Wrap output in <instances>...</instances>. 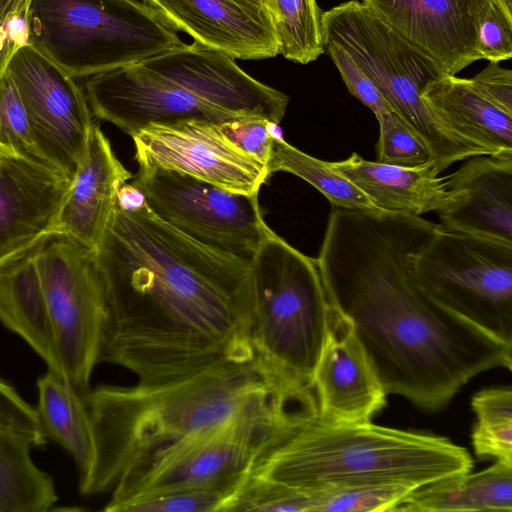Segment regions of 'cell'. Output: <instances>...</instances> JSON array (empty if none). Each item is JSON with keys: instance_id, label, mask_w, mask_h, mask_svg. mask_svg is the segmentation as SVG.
Masks as SVG:
<instances>
[{"instance_id": "836d02e7", "label": "cell", "mask_w": 512, "mask_h": 512, "mask_svg": "<svg viewBox=\"0 0 512 512\" xmlns=\"http://www.w3.org/2000/svg\"><path fill=\"white\" fill-rule=\"evenodd\" d=\"M0 147L44 159L35 146L21 96L8 71L0 75Z\"/></svg>"}, {"instance_id": "ac0fdd59", "label": "cell", "mask_w": 512, "mask_h": 512, "mask_svg": "<svg viewBox=\"0 0 512 512\" xmlns=\"http://www.w3.org/2000/svg\"><path fill=\"white\" fill-rule=\"evenodd\" d=\"M312 387L324 423L369 422L386 406L387 394L351 324L333 309Z\"/></svg>"}, {"instance_id": "52a82bcc", "label": "cell", "mask_w": 512, "mask_h": 512, "mask_svg": "<svg viewBox=\"0 0 512 512\" xmlns=\"http://www.w3.org/2000/svg\"><path fill=\"white\" fill-rule=\"evenodd\" d=\"M322 27L324 40L351 56L391 110L422 139L440 173L457 161L487 155L448 130L425 102L427 84L445 74L362 2L351 0L323 12Z\"/></svg>"}, {"instance_id": "d6a6232c", "label": "cell", "mask_w": 512, "mask_h": 512, "mask_svg": "<svg viewBox=\"0 0 512 512\" xmlns=\"http://www.w3.org/2000/svg\"><path fill=\"white\" fill-rule=\"evenodd\" d=\"M233 495L221 488L182 489L130 500L113 512H226Z\"/></svg>"}, {"instance_id": "5bb4252c", "label": "cell", "mask_w": 512, "mask_h": 512, "mask_svg": "<svg viewBox=\"0 0 512 512\" xmlns=\"http://www.w3.org/2000/svg\"><path fill=\"white\" fill-rule=\"evenodd\" d=\"M220 123L190 120L149 126L132 138L138 164L173 169L233 192L258 194L270 173L229 142Z\"/></svg>"}, {"instance_id": "7c38bea8", "label": "cell", "mask_w": 512, "mask_h": 512, "mask_svg": "<svg viewBox=\"0 0 512 512\" xmlns=\"http://www.w3.org/2000/svg\"><path fill=\"white\" fill-rule=\"evenodd\" d=\"M40 155L73 178L94 126L84 90L30 45L9 62Z\"/></svg>"}, {"instance_id": "2e32d148", "label": "cell", "mask_w": 512, "mask_h": 512, "mask_svg": "<svg viewBox=\"0 0 512 512\" xmlns=\"http://www.w3.org/2000/svg\"><path fill=\"white\" fill-rule=\"evenodd\" d=\"M491 0H361L445 75L481 59L477 28Z\"/></svg>"}, {"instance_id": "f1b7e54d", "label": "cell", "mask_w": 512, "mask_h": 512, "mask_svg": "<svg viewBox=\"0 0 512 512\" xmlns=\"http://www.w3.org/2000/svg\"><path fill=\"white\" fill-rule=\"evenodd\" d=\"M284 58L308 64L325 52L322 15L316 0H265Z\"/></svg>"}, {"instance_id": "30bf717a", "label": "cell", "mask_w": 512, "mask_h": 512, "mask_svg": "<svg viewBox=\"0 0 512 512\" xmlns=\"http://www.w3.org/2000/svg\"><path fill=\"white\" fill-rule=\"evenodd\" d=\"M35 257L64 375L84 395L99 362L105 316L96 250L54 231L36 244Z\"/></svg>"}, {"instance_id": "5b68a950", "label": "cell", "mask_w": 512, "mask_h": 512, "mask_svg": "<svg viewBox=\"0 0 512 512\" xmlns=\"http://www.w3.org/2000/svg\"><path fill=\"white\" fill-rule=\"evenodd\" d=\"M251 268L252 299L244 336L254 354L282 380L314 391L312 376L332 315L316 259L270 229Z\"/></svg>"}, {"instance_id": "ba28073f", "label": "cell", "mask_w": 512, "mask_h": 512, "mask_svg": "<svg viewBox=\"0 0 512 512\" xmlns=\"http://www.w3.org/2000/svg\"><path fill=\"white\" fill-rule=\"evenodd\" d=\"M278 417H245L171 446L129 467L104 510L130 500L198 488L233 491L269 445L302 426Z\"/></svg>"}, {"instance_id": "603a6c76", "label": "cell", "mask_w": 512, "mask_h": 512, "mask_svg": "<svg viewBox=\"0 0 512 512\" xmlns=\"http://www.w3.org/2000/svg\"><path fill=\"white\" fill-rule=\"evenodd\" d=\"M35 246L0 263V321L65 378L39 275ZM67 380V379H66Z\"/></svg>"}, {"instance_id": "74e56055", "label": "cell", "mask_w": 512, "mask_h": 512, "mask_svg": "<svg viewBox=\"0 0 512 512\" xmlns=\"http://www.w3.org/2000/svg\"><path fill=\"white\" fill-rule=\"evenodd\" d=\"M477 50L480 58L489 62L512 56V19L493 0L478 24Z\"/></svg>"}, {"instance_id": "cb8c5ba5", "label": "cell", "mask_w": 512, "mask_h": 512, "mask_svg": "<svg viewBox=\"0 0 512 512\" xmlns=\"http://www.w3.org/2000/svg\"><path fill=\"white\" fill-rule=\"evenodd\" d=\"M423 98L463 141L487 155H512V115L484 98L470 79L440 76L427 84Z\"/></svg>"}, {"instance_id": "3957f363", "label": "cell", "mask_w": 512, "mask_h": 512, "mask_svg": "<svg viewBox=\"0 0 512 512\" xmlns=\"http://www.w3.org/2000/svg\"><path fill=\"white\" fill-rule=\"evenodd\" d=\"M83 399L92 441L79 472L84 495L111 492L133 464L234 420L317 416L314 392L286 383L257 356L159 384L102 385Z\"/></svg>"}, {"instance_id": "9c48e42d", "label": "cell", "mask_w": 512, "mask_h": 512, "mask_svg": "<svg viewBox=\"0 0 512 512\" xmlns=\"http://www.w3.org/2000/svg\"><path fill=\"white\" fill-rule=\"evenodd\" d=\"M418 285L436 302L512 345V244L443 228L412 255Z\"/></svg>"}, {"instance_id": "1f68e13d", "label": "cell", "mask_w": 512, "mask_h": 512, "mask_svg": "<svg viewBox=\"0 0 512 512\" xmlns=\"http://www.w3.org/2000/svg\"><path fill=\"white\" fill-rule=\"evenodd\" d=\"M375 116L379 123L378 162L407 168L432 162L426 144L396 113L390 111Z\"/></svg>"}, {"instance_id": "83f0119b", "label": "cell", "mask_w": 512, "mask_h": 512, "mask_svg": "<svg viewBox=\"0 0 512 512\" xmlns=\"http://www.w3.org/2000/svg\"><path fill=\"white\" fill-rule=\"evenodd\" d=\"M267 170L270 175L273 172L284 171L302 178L321 192L332 206L380 211L358 187L335 170L330 162L300 151L283 138L275 140Z\"/></svg>"}, {"instance_id": "277c9868", "label": "cell", "mask_w": 512, "mask_h": 512, "mask_svg": "<svg viewBox=\"0 0 512 512\" xmlns=\"http://www.w3.org/2000/svg\"><path fill=\"white\" fill-rule=\"evenodd\" d=\"M472 467L469 452L442 436L315 419L263 450L248 476L297 490L383 483L418 488Z\"/></svg>"}, {"instance_id": "d4e9b609", "label": "cell", "mask_w": 512, "mask_h": 512, "mask_svg": "<svg viewBox=\"0 0 512 512\" xmlns=\"http://www.w3.org/2000/svg\"><path fill=\"white\" fill-rule=\"evenodd\" d=\"M394 511L512 512V464L444 477L413 490Z\"/></svg>"}, {"instance_id": "d590c367", "label": "cell", "mask_w": 512, "mask_h": 512, "mask_svg": "<svg viewBox=\"0 0 512 512\" xmlns=\"http://www.w3.org/2000/svg\"><path fill=\"white\" fill-rule=\"evenodd\" d=\"M0 428L21 436L33 448L44 445L47 440L36 409L1 378Z\"/></svg>"}, {"instance_id": "8d00e7d4", "label": "cell", "mask_w": 512, "mask_h": 512, "mask_svg": "<svg viewBox=\"0 0 512 512\" xmlns=\"http://www.w3.org/2000/svg\"><path fill=\"white\" fill-rule=\"evenodd\" d=\"M324 49L350 93L371 109L374 115L392 111L369 77L341 46L324 40Z\"/></svg>"}, {"instance_id": "60d3db41", "label": "cell", "mask_w": 512, "mask_h": 512, "mask_svg": "<svg viewBox=\"0 0 512 512\" xmlns=\"http://www.w3.org/2000/svg\"><path fill=\"white\" fill-rule=\"evenodd\" d=\"M506 14V16L512 19V0H493Z\"/></svg>"}, {"instance_id": "e0dca14e", "label": "cell", "mask_w": 512, "mask_h": 512, "mask_svg": "<svg viewBox=\"0 0 512 512\" xmlns=\"http://www.w3.org/2000/svg\"><path fill=\"white\" fill-rule=\"evenodd\" d=\"M71 181L44 159L0 151V263L57 231Z\"/></svg>"}, {"instance_id": "4dcf8cb0", "label": "cell", "mask_w": 512, "mask_h": 512, "mask_svg": "<svg viewBox=\"0 0 512 512\" xmlns=\"http://www.w3.org/2000/svg\"><path fill=\"white\" fill-rule=\"evenodd\" d=\"M417 487L406 483L330 486L302 490L308 498V512L394 511Z\"/></svg>"}, {"instance_id": "f546056e", "label": "cell", "mask_w": 512, "mask_h": 512, "mask_svg": "<svg viewBox=\"0 0 512 512\" xmlns=\"http://www.w3.org/2000/svg\"><path fill=\"white\" fill-rule=\"evenodd\" d=\"M476 422L472 445L480 458L512 464V389L491 387L476 392L471 400Z\"/></svg>"}, {"instance_id": "ab89813d", "label": "cell", "mask_w": 512, "mask_h": 512, "mask_svg": "<svg viewBox=\"0 0 512 512\" xmlns=\"http://www.w3.org/2000/svg\"><path fill=\"white\" fill-rule=\"evenodd\" d=\"M475 89L492 104L512 115V71L498 62L489 65L470 79Z\"/></svg>"}, {"instance_id": "8fae6325", "label": "cell", "mask_w": 512, "mask_h": 512, "mask_svg": "<svg viewBox=\"0 0 512 512\" xmlns=\"http://www.w3.org/2000/svg\"><path fill=\"white\" fill-rule=\"evenodd\" d=\"M138 165L132 185L159 220L211 249L252 262L270 230L258 194L233 192L158 165Z\"/></svg>"}, {"instance_id": "d6986e66", "label": "cell", "mask_w": 512, "mask_h": 512, "mask_svg": "<svg viewBox=\"0 0 512 512\" xmlns=\"http://www.w3.org/2000/svg\"><path fill=\"white\" fill-rule=\"evenodd\" d=\"M177 32L233 59L258 60L279 54L265 9L235 0H142Z\"/></svg>"}, {"instance_id": "7402d4cb", "label": "cell", "mask_w": 512, "mask_h": 512, "mask_svg": "<svg viewBox=\"0 0 512 512\" xmlns=\"http://www.w3.org/2000/svg\"><path fill=\"white\" fill-rule=\"evenodd\" d=\"M330 165L358 187L380 211L420 216L438 212L461 199L459 191L447 188L446 177L439 176L433 162L407 168L368 161L352 153L347 159L330 162Z\"/></svg>"}, {"instance_id": "b9f144b4", "label": "cell", "mask_w": 512, "mask_h": 512, "mask_svg": "<svg viewBox=\"0 0 512 512\" xmlns=\"http://www.w3.org/2000/svg\"><path fill=\"white\" fill-rule=\"evenodd\" d=\"M235 1L243 3L250 7L265 9V0H235Z\"/></svg>"}, {"instance_id": "484cf974", "label": "cell", "mask_w": 512, "mask_h": 512, "mask_svg": "<svg viewBox=\"0 0 512 512\" xmlns=\"http://www.w3.org/2000/svg\"><path fill=\"white\" fill-rule=\"evenodd\" d=\"M35 408L46 438L61 445L74 459L79 472L89 463L91 431L83 395L65 378L47 371L37 381Z\"/></svg>"}, {"instance_id": "44dd1931", "label": "cell", "mask_w": 512, "mask_h": 512, "mask_svg": "<svg viewBox=\"0 0 512 512\" xmlns=\"http://www.w3.org/2000/svg\"><path fill=\"white\" fill-rule=\"evenodd\" d=\"M133 175L94 125L63 202L57 231L97 249L112 216L120 187Z\"/></svg>"}, {"instance_id": "9a60e30c", "label": "cell", "mask_w": 512, "mask_h": 512, "mask_svg": "<svg viewBox=\"0 0 512 512\" xmlns=\"http://www.w3.org/2000/svg\"><path fill=\"white\" fill-rule=\"evenodd\" d=\"M203 101L238 116L279 124L289 97L245 73L235 59L197 41L139 62Z\"/></svg>"}, {"instance_id": "4fadbf2b", "label": "cell", "mask_w": 512, "mask_h": 512, "mask_svg": "<svg viewBox=\"0 0 512 512\" xmlns=\"http://www.w3.org/2000/svg\"><path fill=\"white\" fill-rule=\"evenodd\" d=\"M84 93L92 115L131 137L153 125L190 120L223 123L239 117L203 101L139 63L87 77Z\"/></svg>"}, {"instance_id": "8992f818", "label": "cell", "mask_w": 512, "mask_h": 512, "mask_svg": "<svg viewBox=\"0 0 512 512\" xmlns=\"http://www.w3.org/2000/svg\"><path fill=\"white\" fill-rule=\"evenodd\" d=\"M139 0H32L29 45L73 78L139 63L184 45Z\"/></svg>"}, {"instance_id": "e575fe53", "label": "cell", "mask_w": 512, "mask_h": 512, "mask_svg": "<svg viewBox=\"0 0 512 512\" xmlns=\"http://www.w3.org/2000/svg\"><path fill=\"white\" fill-rule=\"evenodd\" d=\"M224 137L238 149L267 163L276 139L282 138L277 123L255 116H239L219 124Z\"/></svg>"}, {"instance_id": "f35d334b", "label": "cell", "mask_w": 512, "mask_h": 512, "mask_svg": "<svg viewBox=\"0 0 512 512\" xmlns=\"http://www.w3.org/2000/svg\"><path fill=\"white\" fill-rule=\"evenodd\" d=\"M32 0H0V75L16 52L29 45V11Z\"/></svg>"}, {"instance_id": "7a4b0ae2", "label": "cell", "mask_w": 512, "mask_h": 512, "mask_svg": "<svg viewBox=\"0 0 512 512\" xmlns=\"http://www.w3.org/2000/svg\"><path fill=\"white\" fill-rule=\"evenodd\" d=\"M105 296L99 362L158 384L247 354L251 263L116 202L96 249Z\"/></svg>"}, {"instance_id": "7bdbcfd3", "label": "cell", "mask_w": 512, "mask_h": 512, "mask_svg": "<svg viewBox=\"0 0 512 512\" xmlns=\"http://www.w3.org/2000/svg\"><path fill=\"white\" fill-rule=\"evenodd\" d=\"M2 150H6V149H4V148L0 147V151H2ZM8 151H9V150H8Z\"/></svg>"}, {"instance_id": "ffe728a7", "label": "cell", "mask_w": 512, "mask_h": 512, "mask_svg": "<svg viewBox=\"0 0 512 512\" xmlns=\"http://www.w3.org/2000/svg\"><path fill=\"white\" fill-rule=\"evenodd\" d=\"M446 186L461 199L438 211L443 228L512 244V155L473 156Z\"/></svg>"}, {"instance_id": "4316f807", "label": "cell", "mask_w": 512, "mask_h": 512, "mask_svg": "<svg viewBox=\"0 0 512 512\" xmlns=\"http://www.w3.org/2000/svg\"><path fill=\"white\" fill-rule=\"evenodd\" d=\"M21 436L0 428V512H45L58 497L52 477L38 468Z\"/></svg>"}, {"instance_id": "6da1fadb", "label": "cell", "mask_w": 512, "mask_h": 512, "mask_svg": "<svg viewBox=\"0 0 512 512\" xmlns=\"http://www.w3.org/2000/svg\"><path fill=\"white\" fill-rule=\"evenodd\" d=\"M436 223L420 216L332 206L316 259L333 310L361 343L385 393L437 411L477 374L512 369V345L432 299L412 255Z\"/></svg>"}]
</instances>
